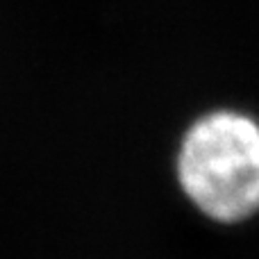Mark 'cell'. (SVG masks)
Wrapping results in <instances>:
<instances>
[{"mask_svg":"<svg viewBox=\"0 0 259 259\" xmlns=\"http://www.w3.org/2000/svg\"><path fill=\"white\" fill-rule=\"evenodd\" d=\"M187 200L216 223H241L259 211V121L237 109L193 118L175 157Z\"/></svg>","mask_w":259,"mask_h":259,"instance_id":"cell-1","label":"cell"}]
</instances>
